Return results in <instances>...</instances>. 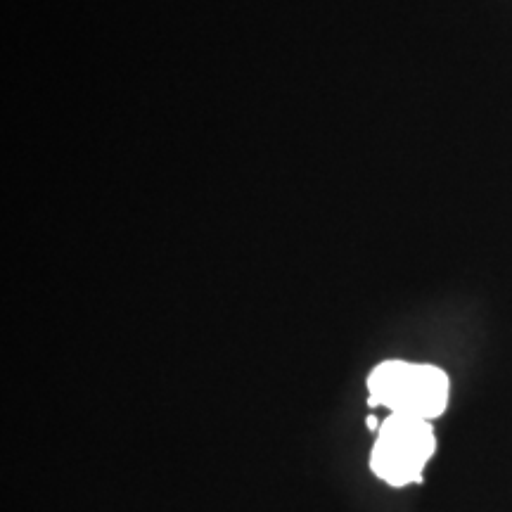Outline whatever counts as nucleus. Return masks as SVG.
<instances>
[{"label": "nucleus", "instance_id": "f257e3e1", "mask_svg": "<svg viewBox=\"0 0 512 512\" xmlns=\"http://www.w3.org/2000/svg\"><path fill=\"white\" fill-rule=\"evenodd\" d=\"M373 406L389 408V413L434 420L446 411L451 382L437 366L408 361H384L368 377Z\"/></svg>", "mask_w": 512, "mask_h": 512}, {"label": "nucleus", "instance_id": "f03ea898", "mask_svg": "<svg viewBox=\"0 0 512 512\" xmlns=\"http://www.w3.org/2000/svg\"><path fill=\"white\" fill-rule=\"evenodd\" d=\"M434 446L437 441L430 420L389 413L377 430L370 467L382 482L392 486L420 482L422 470L434 456Z\"/></svg>", "mask_w": 512, "mask_h": 512}]
</instances>
